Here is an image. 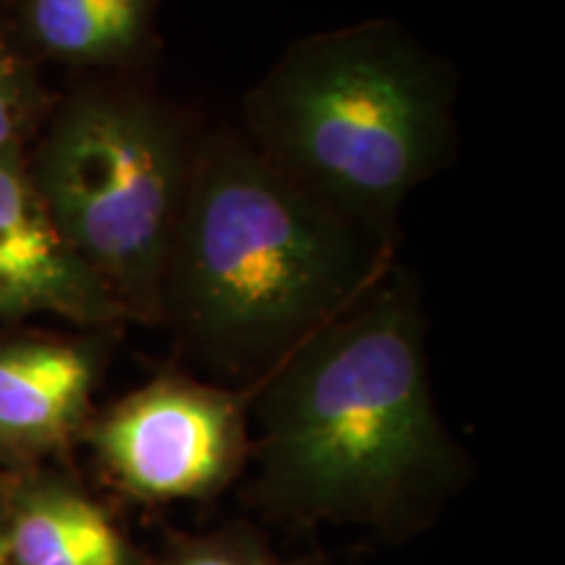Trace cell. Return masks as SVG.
<instances>
[{
	"mask_svg": "<svg viewBox=\"0 0 565 565\" xmlns=\"http://www.w3.org/2000/svg\"><path fill=\"white\" fill-rule=\"evenodd\" d=\"M196 145L200 131L175 105L92 89L68 100L26 162L63 238L131 320L160 322Z\"/></svg>",
	"mask_w": 565,
	"mask_h": 565,
	"instance_id": "cell-4",
	"label": "cell"
},
{
	"mask_svg": "<svg viewBox=\"0 0 565 565\" xmlns=\"http://www.w3.org/2000/svg\"><path fill=\"white\" fill-rule=\"evenodd\" d=\"M40 105L42 92L30 63L0 38V154L21 150V141L38 121Z\"/></svg>",
	"mask_w": 565,
	"mask_h": 565,
	"instance_id": "cell-11",
	"label": "cell"
},
{
	"mask_svg": "<svg viewBox=\"0 0 565 565\" xmlns=\"http://www.w3.org/2000/svg\"><path fill=\"white\" fill-rule=\"evenodd\" d=\"M32 312L92 328L126 320L116 296L53 223L17 150L0 154V317Z\"/></svg>",
	"mask_w": 565,
	"mask_h": 565,
	"instance_id": "cell-6",
	"label": "cell"
},
{
	"mask_svg": "<svg viewBox=\"0 0 565 565\" xmlns=\"http://www.w3.org/2000/svg\"><path fill=\"white\" fill-rule=\"evenodd\" d=\"M252 391L166 372L113 404L87 437L113 484L145 505L204 503L252 456Z\"/></svg>",
	"mask_w": 565,
	"mask_h": 565,
	"instance_id": "cell-5",
	"label": "cell"
},
{
	"mask_svg": "<svg viewBox=\"0 0 565 565\" xmlns=\"http://www.w3.org/2000/svg\"><path fill=\"white\" fill-rule=\"evenodd\" d=\"M103 345L66 338L0 343V461L21 471L87 427Z\"/></svg>",
	"mask_w": 565,
	"mask_h": 565,
	"instance_id": "cell-7",
	"label": "cell"
},
{
	"mask_svg": "<svg viewBox=\"0 0 565 565\" xmlns=\"http://www.w3.org/2000/svg\"><path fill=\"white\" fill-rule=\"evenodd\" d=\"M162 0H21L40 53L76 66H137L158 53Z\"/></svg>",
	"mask_w": 565,
	"mask_h": 565,
	"instance_id": "cell-9",
	"label": "cell"
},
{
	"mask_svg": "<svg viewBox=\"0 0 565 565\" xmlns=\"http://www.w3.org/2000/svg\"><path fill=\"white\" fill-rule=\"evenodd\" d=\"M152 565H296L280 561L252 529L228 526L221 532L181 536Z\"/></svg>",
	"mask_w": 565,
	"mask_h": 565,
	"instance_id": "cell-10",
	"label": "cell"
},
{
	"mask_svg": "<svg viewBox=\"0 0 565 565\" xmlns=\"http://www.w3.org/2000/svg\"><path fill=\"white\" fill-rule=\"evenodd\" d=\"M254 503L294 524L404 540L463 477L437 416L419 291L387 275L254 380Z\"/></svg>",
	"mask_w": 565,
	"mask_h": 565,
	"instance_id": "cell-1",
	"label": "cell"
},
{
	"mask_svg": "<svg viewBox=\"0 0 565 565\" xmlns=\"http://www.w3.org/2000/svg\"><path fill=\"white\" fill-rule=\"evenodd\" d=\"M391 246L288 179L244 134H202L160 324L204 364L259 380L385 278Z\"/></svg>",
	"mask_w": 565,
	"mask_h": 565,
	"instance_id": "cell-2",
	"label": "cell"
},
{
	"mask_svg": "<svg viewBox=\"0 0 565 565\" xmlns=\"http://www.w3.org/2000/svg\"><path fill=\"white\" fill-rule=\"evenodd\" d=\"M0 565H11V555H9V542H6L3 519H0Z\"/></svg>",
	"mask_w": 565,
	"mask_h": 565,
	"instance_id": "cell-12",
	"label": "cell"
},
{
	"mask_svg": "<svg viewBox=\"0 0 565 565\" xmlns=\"http://www.w3.org/2000/svg\"><path fill=\"white\" fill-rule=\"evenodd\" d=\"M11 565H150L108 508L71 479L19 471L0 492Z\"/></svg>",
	"mask_w": 565,
	"mask_h": 565,
	"instance_id": "cell-8",
	"label": "cell"
},
{
	"mask_svg": "<svg viewBox=\"0 0 565 565\" xmlns=\"http://www.w3.org/2000/svg\"><path fill=\"white\" fill-rule=\"evenodd\" d=\"M454 76L374 19L296 40L244 103V137L317 200L393 242L401 204L454 154Z\"/></svg>",
	"mask_w": 565,
	"mask_h": 565,
	"instance_id": "cell-3",
	"label": "cell"
}]
</instances>
